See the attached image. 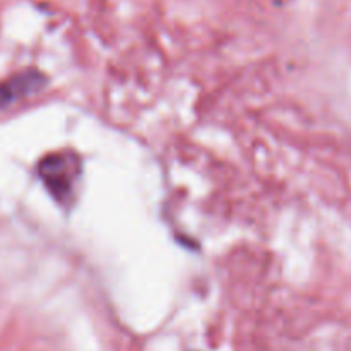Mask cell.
<instances>
[{"instance_id": "2", "label": "cell", "mask_w": 351, "mask_h": 351, "mask_svg": "<svg viewBox=\"0 0 351 351\" xmlns=\"http://www.w3.org/2000/svg\"><path fill=\"white\" fill-rule=\"evenodd\" d=\"M47 75L36 69H26L0 82V108L14 105L24 98L36 95L47 86Z\"/></svg>"}, {"instance_id": "1", "label": "cell", "mask_w": 351, "mask_h": 351, "mask_svg": "<svg viewBox=\"0 0 351 351\" xmlns=\"http://www.w3.org/2000/svg\"><path fill=\"white\" fill-rule=\"evenodd\" d=\"M38 175L55 201L69 204L74 199L81 177V158L72 151L51 153L40 161Z\"/></svg>"}]
</instances>
